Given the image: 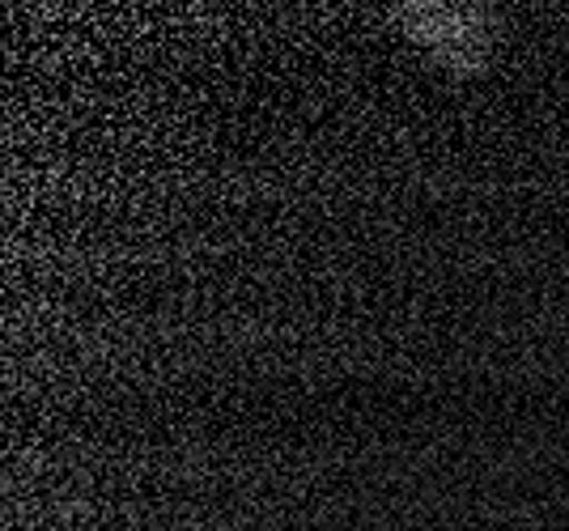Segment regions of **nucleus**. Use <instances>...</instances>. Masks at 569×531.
Returning a JSON list of instances; mask_svg holds the SVG:
<instances>
[{"label":"nucleus","mask_w":569,"mask_h":531,"mask_svg":"<svg viewBox=\"0 0 569 531\" xmlns=\"http://www.w3.org/2000/svg\"><path fill=\"white\" fill-rule=\"evenodd\" d=\"M396 13H400L403 39L442 73L472 77L493 60L498 22L489 18V9H468V4H403Z\"/></svg>","instance_id":"1"}]
</instances>
